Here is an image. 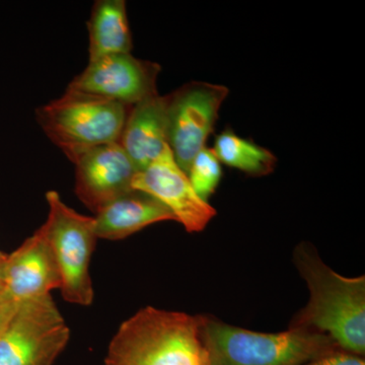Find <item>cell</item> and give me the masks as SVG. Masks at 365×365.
<instances>
[{"mask_svg": "<svg viewBox=\"0 0 365 365\" xmlns=\"http://www.w3.org/2000/svg\"><path fill=\"white\" fill-rule=\"evenodd\" d=\"M294 262L311 297L290 327L326 334L343 351L364 356V275L350 278L336 273L309 242L295 248Z\"/></svg>", "mask_w": 365, "mask_h": 365, "instance_id": "6da1fadb", "label": "cell"}, {"mask_svg": "<svg viewBox=\"0 0 365 365\" xmlns=\"http://www.w3.org/2000/svg\"><path fill=\"white\" fill-rule=\"evenodd\" d=\"M201 316L146 307L119 327L105 365H210Z\"/></svg>", "mask_w": 365, "mask_h": 365, "instance_id": "7a4b0ae2", "label": "cell"}, {"mask_svg": "<svg viewBox=\"0 0 365 365\" xmlns=\"http://www.w3.org/2000/svg\"><path fill=\"white\" fill-rule=\"evenodd\" d=\"M200 335L210 365H304L339 349L326 334L309 329L259 333L202 316Z\"/></svg>", "mask_w": 365, "mask_h": 365, "instance_id": "3957f363", "label": "cell"}, {"mask_svg": "<svg viewBox=\"0 0 365 365\" xmlns=\"http://www.w3.org/2000/svg\"><path fill=\"white\" fill-rule=\"evenodd\" d=\"M130 108L64 93L37 109L36 117L48 138L73 163L91 148L119 143Z\"/></svg>", "mask_w": 365, "mask_h": 365, "instance_id": "277c9868", "label": "cell"}, {"mask_svg": "<svg viewBox=\"0 0 365 365\" xmlns=\"http://www.w3.org/2000/svg\"><path fill=\"white\" fill-rule=\"evenodd\" d=\"M46 200L49 212L41 227L58 265L62 297L71 304L91 306L95 292L90 265L98 240L95 218L67 206L56 191H48Z\"/></svg>", "mask_w": 365, "mask_h": 365, "instance_id": "5b68a950", "label": "cell"}, {"mask_svg": "<svg viewBox=\"0 0 365 365\" xmlns=\"http://www.w3.org/2000/svg\"><path fill=\"white\" fill-rule=\"evenodd\" d=\"M69 338L51 294L25 300L0 332V365H53Z\"/></svg>", "mask_w": 365, "mask_h": 365, "instance_id": "8992f818", "label": "cell"}, {"mask_svg": "<svg viewBox=\"0 0 365 365\" xmlns=\"http://www.w3.org/2000/svg\"><path fill=\"white\" fill-rule=\"evenodd\" d=\"M227 95L225 86L193 81L168 96V145L186 174L205 148Z\"/></svg>", "mask_w": 365, "mask_h": 365, "instance_id": "52a82bcc", "label": "cell"}, {"mask_svg": "<svg viewBox=\"0 0 365 365\" xmlns=\"http://www.w3.org/2000/svg\"><path fill=\"white\" fill-rule=\"evenodd\" d=\"M160 66L129 54L111 55L88 62L72 79L66 93L72 97L106 101L132 107L158 95Z\"/></svg>", "mask_w": 365, "mask_h": 365, "instance_id": "ba28073f", "label": "cell"}, {"mask_svg": "<svg viewBox=\"0 0 365 365\" xmlns=\"http://www.w3.org/2000/svg\"><path fill=\"white\" fill-rule=\"evenodd\" d=\"M132 189L163 203L188 232H200L216 215L208 201L197 195L188 175L178 165L169 145L145 169L137 172Z\"/></svg>", "mask_w": 365, "mask_h": 365, "instance_id": "9c48e42d", "label": "cell"}, {"mask_svg": "<svg viewBox=\"0 0 365 365\" xmlns=\"http://www.w3.org/2000/svg\"><path fill=\"white\" fill-rule=\"evenodd\" d=\"M73 163L76 196L95 215L133 191L132 182L138 170L119 143L91 148Z\"/></svg>", "mask_w": 365, "mask_h": 365, "instance_id": "30bf717a", "label": "cell"}, {"mask_svg": "<svg viewBox=\"0 0 365 365\" xmlns=\"http://www.w3.org/2000/svg\"><path fill=\"white\" fill-rule=\"evenodd\" d=\"M61 287V275L42 227L26 240L4 265V292L16 302L51 294Z\"/></svg>", "mask_w": 365, "mask_h": 365, "instance_id": "8fae6325", "label": "cell"}, {"mask_svg": "<svg viewBox=\"0 0 365 365\" xmlns=\"http://www.w3.org/2000/svg\"><path fill=\"white\" fill-rule=\"evenodd\" d=\"M119 143L138 172L157 160L168 146V96L132 106Z\"/></svg>", "mask_w": 365, "mask_h": 365, "instance_id": "7c38bea8", "label": "cell"}, {"mask_svg": "<svg viewBox=\"0 0 365 365\" xmlns=\"http://www.w3.org/2000/svg\"><path fill=\"white\" fill-rule=\"evenodd\" d=\"M98 239L119 241L153 223L176 220L157 199L133 190L101 209L95 216Z\"/></svg>", "mask_w": 365, "mask_h": 365, "instance_id": "4fadbf2b", "label": "cell"}, {"mask_svg": "<svg viewBox=\"0 0 365 365\" xmlns=\"http://www.w3.org/2000/svg\"><path fill=\"white\" fill-rule=\"evenodd\" d=\"M90 61L131 53L132 36L123 0H98L88 23Z\"/></svg>", "mask_w": 365, "mask_h": 365, "instance_id": "5bb4252c", "label": "cell"}, {"mask_svg": "<svg viewBox=\"0 0 365 365\" xmlns=\"http://www.w3.org/2000/svg\"><path fill=\"white\" fill-rule=\"evenodd\" d=\"M213 151L220 163L250 176H266L273 172L277 163V158L267 148L230 130L216 137Z\"/></svg>", "mask_w": 365, "mask_h": 365, "instance_id": "9a60e30c", "label": "cell"}, {"mask_svg": "<svg viewBox=\"0 0 365 365\" xmlns=\"http://www.w3.org/2000/svg\"><path fill=\"white\" fill-rule=\"evenodd\" d=\"M187 175L197 195L207 201L215 193L222 176L220 162L215 151L205 146L194 158Z\"/></svg>", "mask_w": 365, "mask_h": 365, "instance_id": "2e32d148", "label": "cell"}, {"mask_svg": "<svg viewBox=\"0 0 365 365\" xmlns=\"http://www.w3.org/2000/svg\"><path fill=\"white\" fill-rule=\"evenodd\" d=\"M304 365H365L364 356L337 349Z\"/></svg>", "mask_w": 365, "mask_h": 365, "instance_id": "e0dca14e", "label": "cell"}, {"mask_svg": "<svg viewBox=\"0 0 365 365\" xmlns=\"http://www.w3.org/2000/svg\"><path fill=\"white\" fill-rule=\"evenodd\" d=\"M18 307L19 302L11 299L6 292L0 294V332L9 323Z\"/></svg>", "mask_w": 365, "mask_h": 365, "instance_id": "ac0fdd59", "label": "cell"}, {"mask_svg": "<svg viewBox=\"0 0 365 365\" xmlns=\"http://www.w3.org/2000/svg\"><path fill=\"white\" fill-rule=\"evenodd\" d=\"M7 255H4V258L0 260V294L4 292V265H6Z\"/></svg>", "mask_w": 365, "mask_h": 365, "instance_id": "d6986e66", "label": "cell"}, {"mask_svg": "<svg viewBox=\"0 0 365 365\" xmlns=\"http://www.w3.org/2000/svg\"><path fill=\"white\" fill-rule=\"evenodd\" d=\"M4 255H6V254L1 253V252H0V260H1L2 258H4Z\"/></svg>", "mask_w": 365, "mask_h": 365, "instance_id": "ffe728a7", "label": "cell"}]
</instances>
